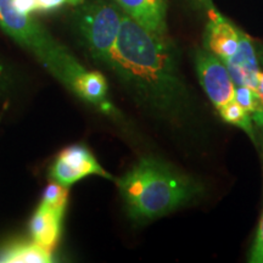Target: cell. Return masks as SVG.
I'll return each instance as SVG.
<instances>
[{
  "label": "cell",
  "mask_w": 263,
  "mask_h": 263,
  "mask_svg": "<svg viewBox=\"0 0 263 263\" xmlns=\"http://www.w3.org/2000/svg\"><path fill=\"white\" fill-rule=\"evenodd\" d=\"M110 68L138 103L164 117H178L186 88L167 35L157 34L124 14Z\"/></svg>",
  "instance_id": "1"
},
{
  "label": "cell",
  "mask_w": 263,
  "mask_h": 263,
  "mask_svg": "<svg viewBox=\"0 0 263 263\" xmlns=\"http://www.w3.org/2000/svg\"><path fill=\"white\" fill-rule=\"evenodd\" d=\"M116 184L128 216L136 222H149L177 211L202 193L193 177L153 156L140 159Z\"/></svg>",
  "instance_id": "2"
},
{
  "label": "cell",
  "mask_w": 263,
  "mask_h": 263,
  "mask_svg": "<svg viewBox=\"0 0 263 263\" xmlns=\"http://www.w3.org/2000/svg\"><path fill=\"white\" fill-rule=\"evenodd\" d=\"M0 26L18 44L34 54L57 80L73 91L76 82L87 68L31 16L20 12L14 0H0Z\"/></svg>",
  "instance_id": "3"
},
{
  "label": "cell",
  "mask_w": 263,
  "mask_h": 263,
  "mask_svg": "<svg viewBox=\"0 0 263 263\" xmlns=\"http://www.w3.org/2000/svg\"><path fill=\"white\" fill-rule=\"evenodd\" d=\"M76 26L94 61L110 68L124 12L112 0H88L77 6Z\"/></svg>",
  "instance_id": "4"
},
{
  "label": "cell",
  "mask_w": 263,
  "mask_h": 263,
  "mask_svg": "<svg viewBox=\"0 0 263 263\" xmlns=\"http://www.w3.org/2000/svg\"><path fill=\"white\" fill-rule=\"evenodd\" d=\"M209 22L205 29V49L227 67H239L257 81L258 51L254 41L244 31L226 18L215 6L207 10Z\"/></svg>",
  "instance_id": "5"
},
{
  "label": "cell",
  "mask_w": 263,
  "mask_h": 263,
  "mask_svg": "<svg viewBox=\"0 0 263 263\" xmlns=\"http://www.w3.org/2000/svg\"><path fill=\"white\" fill-rule=\"evenodd\" d=\"M195 68L200 84L213 106L222 108L235 100V83L227 66L207 49L195 52Z\"/></svg>",
  "instance_id": "6"
},
{
  "label": "cell",
  "mask_w": 263,
  "mask_h": 263,
  "mask_svg": "<svg viewBox=\"0 0 263 263\" xmlns=\"http://www.w3.org/2000/svg\"><path fill=\"white\" fill-rule=\"evenodd\" d=\"M49 176L54 182L65 186H70L88 176L114 179L84 145H72L62 150L52 162Z\"/></svg>",
  "instance_id": "7"
},
{
  "label": "cell",
  "mask_w": 263,
  "mask_h": 263,
  "mask_svg": "<svg viewBox=\"0 0 263 263\" xmlns=\"http://www.w3.org/2000/svg\"><path fill=\"white\" fill-rule=\"evenodd\" d=\"M124 14L138 24L155 32L167 35V0H112Z\"/></svg>",
  "instance_id": "8"
},
{
  "label": "cell",
  "mask_w": 263,
  "mask_h": 263,
  "mask_svg": "<svg viewBox=\"0 0 263 263\" xmlns=\"http://www.w3.org/2000/svg\"><path fill=\"white\" fill-rule=\"evenodd\" d=\"M65 211L41 202L29 222V234L34 242L52 252L61 234Z\"/></svg>",
  "instance_id": "9"
},
{
  "label": "cell",
  "mask_w": 263,
  "mask_h": 263,
  "mask_svg": "<svg viewBox=\"0 0 263 263\" xmlns=\"http://www.w3.org/2000/svg\"><path fill=\"white\" fill-rule=\"evenodd\" d=\"M73 93L108 116L117 115L116 107L108 99L107 81L100 72L85 71L76 82Z\"/></svg>",
  "instance_id": "10"
},
{
  "label": "cell",
  "mask_w": 263,
  "mask_h": 263,
  "mask_svg": "<svg viewBox=\"0 0 263 263\" xmlns=\"http://www.w3.org/2000/svg\"><path fill=\"white\" fill-rule=\"evenodd\" d=\"M52 261V252L33 240L11 241L0 249V263H48Z\"/></svg>",
  "instance_id": "11"
},
{
  "label": "cell",
  "mask_w": 263,
  "mask_h": 263,
  "mask_svg": "<svg viewBox=\"0 0 263 263\" xmlns=\"http://www.w3.org/2000/svg\"><path fill=\"white\" fill-rule=\"evenodd\" d=\"M219 116L224 122L233 124L245 132L251 140H256L254 126H252V117L244 107L240 106L236 101H230L222 108L218 110Z\"/></svg>",
  "instance_id": "12"
},
{
  "label": "cell",
  "mask_w": 263,
  "mask_h": 263,
  "mask_svg": "<svg viewBox=\"0 0 263 263\" xmlns=\"http://www.w3.org/2000/svg\"><path fill=\"white\" fill-rule=\"evenodd\" d=\"M68 199V186L62 185V184L54 182L49 184L45 188L44 194H43L42 202L47 203L49 206L55 207V209L66 211Z\"/></svg>",
  "instance_id": "13"
},
{
  "label": "cell",
  "mask_w": 263,
  "mask_h": 263,
  "mask_svg": "<svg viewBox=\"0 0 263 263\" xmlns=\"http://www.w3.org/2000/svg\"><path fill=\"white\" fill-rule=\"evenodd\" d=\"M235 101L245 108L251 117L259 111V99L256 89L248 85H235Z\"/></svg>",
  "instance_id": "14"
},
{
  "label": "cell",
  "mask_w": 263,
  "mask_h": 263,
  "mask_svg": "<svg viewBox=\"0 0 263 263\" xmlns=\"http://www.w3.org/2000/svg\"><path fill=\"white\" fill-rule=\"evenodd\" d=\"M249 262L263 263V213L261 216V221L258 223L257 232H256L254 245L250 251Z\"/></svg>",
  "instance_id": "15"
},
{
  "label": "cell",
  "mask_w": 263,
  "mask_h": 263,
  "mask_svg": "<svg viewBox=\"0 0 263 263\" xmlns=\"http://www.w3.org/2000/svg\"><path fill=\"white\" fill-rule=\"evenodd\" d=\"M257 51L259 60V71L257 76V88H256V91H257L259 99V111L252 118H254L255 122H257L263 128V47L261 49H257Z\"/></svg>",
  "instance_id": "16"
},
{
  "label": "cell",
  "mask_w": 263,
  "mask_h": 263,
  "mask_svg": "<svg viewBox=\"0 0 263 263\" xmlns=\"http://www.w3.org/2000/svg\"><path fill=\"white\" fill-rule=\"evenodd\" d=\"M83 2L84 0H37V8L38 11L50 12L66 4L78 6Z\"/></svg>",
  "instance_id": "17"
},
{
  "label": "cell",
  "mask_w": 263,
  "mask_h": 263,
  "mask_svg": "<svg viewBox=\"0 0 263 263\" xmlns=\"http://www.w3.org/2000/svg\"><path fill=\"white\" fill-rule=\"evenodd\" d=\"M16 9L20 12L26 15H31L32 12L38 11L37 0H14Z\"/></svg>",
  "instance_id": "18"
},
{
  "label": "cell",
  "mask_w": 263,
  "mask_h": 263,
  "mask_svg": "<svg viewBox=\"0 0 263 263\" xmlns=\"http://www.w3.org/2000/svg\"><path fill=\"white\" fill-rule=\"evenodd\" d=\"M196 4L199 6H201V8H205L206 10L211 9L213 4H212V0H195Z\"/></svg>",
  "instance_id": "19"
}]
</instances>
